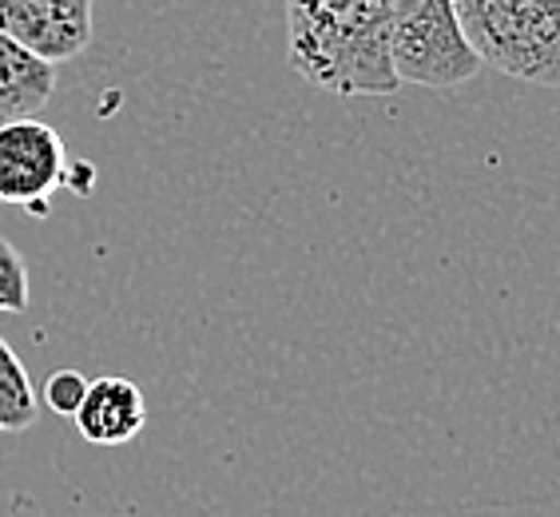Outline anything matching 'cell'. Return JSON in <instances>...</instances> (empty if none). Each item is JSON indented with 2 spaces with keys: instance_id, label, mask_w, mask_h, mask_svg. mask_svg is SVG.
Returning <instances> with one entry per match:
<instances>
[{
  "instance_id": "obj_5",
  "label": "cell",
  "mask_w": 560,
  "mask_h": 517,
  "mask_svg": "<svg viewBox=\"0 0 560 517\" xmlns=\"http://www.w3.org/2000/svg\"><path fill=\"white\" fill-rule=\"evenodd\" d=\"M0 33L56 68L92 44V0H0Z\"/></svg>"
},
{
  "instance_id": "obj_10",
  "label": "cell",
  "mask_w": 560,
  "mask_h": 517,
  "mask_svg": "<svg viewBox=\"0 0 560 517\" xmlns=\"http://www.w3.org/2000/svg\"><path fill=\"white\" fill-rule=\"evenodd\" d=\"M84 390H88V378L80 375V370H56V375H48V382H44V402H48L52 414L72 418L80 399H84Z\"/></svg>"
},
{
  "instance_id": "obj_1",
  "label": "cell",
  "mask_w": 560,
  "mask_h": 517,
  "mask_svg": "<svg viewBox=\"0 0 560 517\" xmlns=\"http://www.w3.org/2000/svg\"><path fill=\"white\" fill-rule=\"evenodd\" d=\"M389 4L394 0H287L291 65L335 96H389Z\"/></svg>"
},
{
  "instance_id": "obj_9",
  "label": "cell",
  "mask_w": 560,
  "mask_h": 517,
  "mask_svg": "<svg viewBox=\"0 0 560 517\" xmlns=\"http://www.w3.org/2000/svg\"><path fill=\"white\" fill-rule=\"evenodd\" d=\"M0 311H28V267H24V255L12 248L9 239H0Z\"/></svg>"
},
{
  "instance_id": "obj_6",
  "label": "cell",
  "mask_w": 560,
  "mask_h": 517,
  "mask_svg": "<svg viewBox=\"0 0 560 517\" xmlns=\"http://www.w3.org/2000/svg\"><path fill=\"white\" fill-rule=\"evenodd\" d=\"M80 438L92 446H124L148 426V399L124 375L88 378V390L72 414Z\"/></svg>"
},
{
  "instance_id": "obj_2",
  "label": "cell",
  "mask_w": 560,
  "mask_h": 517,
  "mask_svg": "<svg viewBox=\"0 0 560 517\" xmlns=\"http://www.w3.org/2000/svg\"><path fill=\"white\" fill-rule=\"evenodd\" d=\"M481 68L537 88L560 84V0H453Z\"/></svg>"
},
{
  "instance_id": "obj_4",
  "label": "cell",
  "mask_w": 560,
  "mask_h": 517,
  "mask_svg": "<svg viewBox=\"0 0 560 517\" xmlns=\"http://www.w3.org/2000/svg\"><path fill=\"white\" fill-rule=\"evenodd\" d=\"M68 180V151L56 128L36 116L0 124V204L48 216V199Z\"/></svg>"
},
{
  "instance_id": "obj_3",
  "label": "cell",
  "mask_w": 560,
  "mask_h": 517,
  "mask_svg": "<svg viewBox=\"0 0 560 517\" xmlns=\"http://www.w3.org/2000/svg\"><path fill=\"white\" fill-rule=\"evenodd\" d=\"M389 68L398 84L457 88L481 72L462 33L453 0H394L389 4Z\"/></svg>"
},
{
  "instance_id": "obj_7",
  "label": "cell",
  "mask_w": 560,
  "mask_h": 517,
  "mask_svg": "<svg viewBox=\"0 0 560 517\" xmlns=\"http://www.w3.org/2000/svg\"><path fill=\"white\" fill-rule=\"evenodd\" d=\"M56 92V68L0 33V124L36 116Z\"/></svg>"
},
{
  "instance_id": "obj_8",
  "label": "cell",
  "mask_w": 560,
  "mask_h": 517,
  "mask_svg": "<svg viewBox=\"0 0 560 517\" xmlns=\"http://www.w3.org/2000/svg\"><path fill=\"white\" fill-rule=\"evenodd\" d=\"M36 390L28 382V370L0 338V430H28L36 422Z\"/></svg>"
}]
</instances>
